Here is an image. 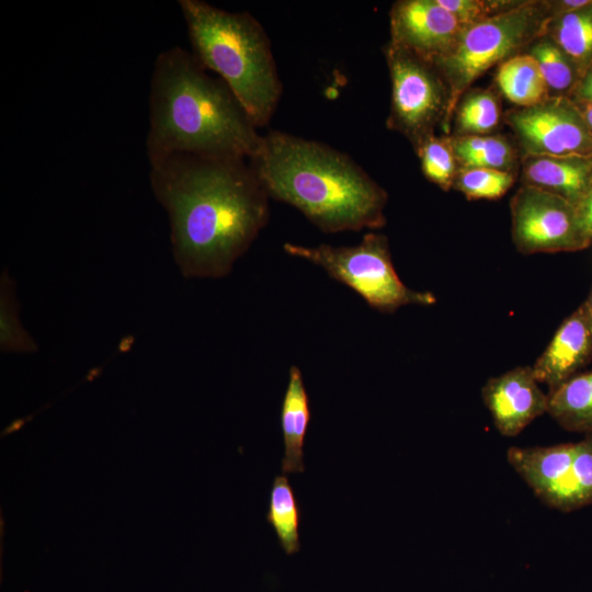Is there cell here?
I'll return each mask as SVG.
<instances>
[{
    "mask_svg": "<svg viewBox=\"0 0 592 592\" xmlns=\"http://www.w3.org/2000/svg\"><path fill=\"white\" fill-rule=\"evenodd\" d=\"M389 18V43L431 64L453 49L465 29L437 0L397 1Z\"/></svg>",
    "mask_w": 592,
    "mask_h": 592,
    "instance_id": "obj_11",
    "label": "cell"
},
{
    "mask_svg": "<svg viewBox=\"0 0 592 592\" xmlns=\"http://www.w3.org/2000/svg\"><path fill=\"white\" fill-rule=\"evenodd\" d=\"M149 183L185 277L228 275L270 218V197L246 159L175 153L150 166Z\"/></svg>",
    "mask_w": 592,
    "mask_h": 592,
    "instance_id": "obj_1",
    "label": "cell"
},
{
    "mask_svg": "<svg viewBox=\"0 0 592 592\" xmlns=\"http://www.w3.org/2000/svg\"><path fill=\"white\" fill-rule=\"evenodd\" d=\"M266 521L287 555L299 550L300 509L289 479L284 474L273 479Z\"/></svg>",
    "mask_w": 592,
    "mask_h": 592,
    "instance_id": "obj_20",
    "label": "cell"
},
{
    "mask_svg": "<svg viewBox=\"0 0 592 592\" xmlns=\"http://www.w3.org/2000/svg\"><path fill=\"white\" fill-rule=\"evenodd\" d=\"M510 210L512 240L521 253L571 252L592 243L576 207L558 195L522 185L511 198Z\"/></svg>",
    "mask_w": 592,
    "mask_h": 592,
    "instance_id": "obj_8",
    "label": "cell"
},
{
    "mask_svg": "<svg viewBox=\"0 0 592 592\" xmlns=\"http://www.w3.org/2000/svg\"><path fill=\"white\" fill-rule=\"evenodd\" d=\"M311 419L309 396L300 369L289 368L288 384L281 406V429L284 442V456L281 463L282 474L303 473L304 445L308 424Z\"/></svg>",
    "mask_w": 592,
    "mask_h": 592,
    "instance_id": "obj_15",
    "label": "cell"
},
{
    "mask_svg": "<svg viewBox=\"0 0 592 592\" xmlns=\"http://www.w3.org/2000/svg\"><path fill=\"white\" fill-rule=\"evenodd\" d=\"M553 18L550 1H519L463 30L453 49L433 64L449 92L446 134L456 106L470 86L494 65L546 36Z\"/></svg>",
    "mask_w": 592,
    "mask_h": 592,
    "instance_id": "obj_5",
    "label": "cell"
},
{
    "mask_svg": "<svg viewBox=\"0 0 592 592\" xmlns=\"http://www.w3.org/2000/svg\"><path fill=\"white\" fill-rule=\"evenodd\" d=\"M262 139L227 84L192 52L173 46L157 56L146 137L150 166L175 153L250 160Z\"/></svg>",
    "mask_w": 592,
    "mask_h": 592,
    "instance_id": "obj_2",
    "label": "cell"
},
{
    "mask_svg": "<svg viewBox=\"0 0 592 592\" xmlns=\"http://www.w3.org/2000/svg\"><path fill=\"white\" fill-rule=\"evenodd\" d=\"M414 149L424 177L443 191L451 190L459 170L452 137L436 136L434 133L422 139Z\"/></svg>",
    "mask_w": 592,
    "mask_h": 592,
    "instance_id": "obj_23",
    "label": "cell"
},
{
    "mask_svg": "<svg viewBox=\"0 0 592 592\" xmlns=\"http://www.w3.org/2000/svg\"><path fill=\"white\" fill-rule=\"evenodd\" d=\"M528 53L536 59L550 94L569 98L580 78L570 58L547 35L536 41Z\"/></svg>",
    "mask_w": 592,
    "mask_h": 592,
    "instance_id": "obj_22",
    "label": "cell"
},
{
    "mask_svg": "<svg viewBox=\"0 0 592 592\" xmlns=\"http://www.w3.org/2000/svg\"><path fill=\"white\" fill-rule=\"evenodd\" d=\"M283 249L289 255L320 266L380 312H394L406 305L430 306L436 301L432 293L411 289L401 282L392 264L388 239L382 234L368 232L353 247H306L286 242Z\"/></svg>",
    "mask_w": 592,
    "mask_h": 592,
    "instance_id": "obj_6",
    "label": "cell"
},
{
    "mask_svg": "<svg viewBox=\"0 0 592 592\" xmlns=\"http://www.w3.org/2000/svg\"><path fill=\"white\" fill-rule=\"evenodd\" d=\"M547 396V413L560 426L592 434V372L572 376Z\"/></svg>",
    "mask_w": 592,
    "mask_h": 592,
    "instance_id": "obj_17",
    "label": "cell"
},
{
    "mask_svg": "<svg viewBox=\"0 0 592 592\" xmlns=\"http://www.w3.org/2000/svg\"><path fill=\"white\" fill-rule=\"evenodd\" d=\"M576 210L583 231L592 241V184Z\"/></svg>",
    "mask_w": 592,
    "mask_h": 592,
    "instance_id": "obj_29",
    "label": "cell"
},
{
    "mask_svg": "<svg viewBox=\"0 0 592 592\" xmlns=\"http://www.w3.org/2000/svg\"><path fill=\"white\" fill-rule=\"evenodd\" d=\"M269 197L299 209L327 234L385 226L387 193L348 155L281 130L249 160Z\"/></svg>",
    "mask_w": 592,
    "mask_h": 592,
    "instance_id": "obj_3",
    "label": "cell"
},
{
    "mask_svg": "<svg viewBox=\"0 0 592 592\" xmlns=\"http://www.w3.org/2000/svg\"><path fill=\"white\" fill-rule=\"evenodd\" d=\"M515 173L488 168H462L454 186L468 200H497L514 184Z\"/></svg>",
    "mask_w": 592,
    "mask_h": 592,
    "instance_id": "obj_25",
    "label": "cell"
},
{
    "mask_svg": "<svg viewBox=\"0 0 592 592\" xmlns=\"http://www.w3.org/2000/svg\"><path fill=\"white\" fill-rule=\"evenodd\" d=\"M464 26L467 27L508 10L519 1L501 0H437Z\"/></svg>",
    "mask_w": 592,
    "mask_h": 592,
    "instance_id": "obj_26",
    "label": "cell"
},
{
    "mask_svg": "<svg viewBox=\"0 0 592 592\" xmlns=\"http://www.w3.org/2000/svg\"><path fill=\"white\" fill-rule=\"evenodd\" d=\"M391 81L387 126L417 146L445 128L449 92L436 67L413 53L388 43L385 47Z\"/></svg>",
    "mask_w": 592,
    "mask_h": 592,
    "instance_id": "obj_7",
    "label": "cell"
},
{
    "mask_svg": "<svg viewBox=\"0 0 592 592\" xmlns=\"http://www.w3.org/2000/svg\"><path fill=\"white\" fill-rule=\"evenodd\" d=\"M521 180L522 185L547 191L577 207L592 184V157L522 156Z\"/></svg>",
    "mask_w": 592,
    "mask_h": 592,
    "instance_id": "obj_14",
    "label": "cell"
},
{
    "mask_svg": "<svg viewBox=\"0 0 592 592\" xmlns=\"http://www.w3.org/2000/svg\"><path fill=\"white\" fill-rule=\"evenodd\" d=\"M456 127L460 135H483L501 119L498 98L490 90H474L456 106Z\"/></svg>",
    "mask_w": 592,
    "mask_h": 592,
    "instance_id": "obj_24",
    "label": "cell"
},
{
    "mask_svg": "<svg viewBox=\"0 0 592 592\" xmlns=\"http://www.w3.org/2000/svg\"><path fill=\"white\" fill-rule=\"evenodd\" d=\"M522 156L592 157V132L578 105L568 96L550 95L540 104L505 114Z\"/></svg>",
    "mask_w": 592,
    "mask_h": 592,
    "instance_id": "obj_9",
    "label": "cell"
},
{
    "mask_svg": "<svg viewBox=\"0 0 592 592\" xmlns=\"http://www.w3.org/2000/svg\"><path fill=\"white\" fill-rule=\"evenodd\" d=\"M547 36L570 58L581 76L592 65V0L576 11L554 15Z\"/></svg>",
    "mask_w": 592,
    "mask_h": 592,
    "instance_id": "obj_18",
    "label": "cell"
},
{
    "mask_svg": "<svg viewBox=\"0 0 592 592\" xmlns=\"http://www.w3.org/2000/svg\"><path fill=\"white\" fill-rule=\"evenodd\" d=\"M581 111L589 128L592 132V102H574Z\"/></svg>",
    "mask_w": 592,
    "mask_h": 592,
    "instance_id": "obj_30",
    "label": "cell"
},
{
    "mask_svg": "<svg viewBox=\"0 0 592 592\" xmlns=\"http://www.w3.org/2000/svg\"><path fill=\"white\" fill-rule=\"evenodd\" d=\"M0 349L5 353H34L38 350L19 318L15 284L8 270H3L0 276Z\"/></svg>",
    "mask_w": 592,
    "mask_h": 592,
    "instance_id": "obj_21",
    "label": "cell"
},
{
    "mask_svg": "<svg viewBox=\"0 0 592 592\" xmlns=\"http://www.w3.org/2000/svg\"><path fill=\"white\" fill-rule=\"evenodd\" d=\"M592 358V315L584 304L559 326L544 352L532 366L538 383L555 389Z\"/></svg>",
    "mask_w": 592,
    "mask_h": 592,
    "instance_id": "obj_13",
    "label": "cell"
},
{
    "mask_svg": "<svg viewBox=\"0 0 592 592\" xmlns=\"http://www.w3.org/2000/svg\"><path fill=\"white\" fill-rule=\"evenodd\" d=\"M538 384L532 366H517L488 379L483 385V403L502 435L516 436L532 421L547 412L548 396Z\"/></svg>",
    "mask_w": 592,
    "mask_h": 592,
    "instance_id": "obj_12",
    "label": "cell"
},
{
    "mask_svg": "<svg viewBox=\"0 0 592 592\" xmlns=\"http://www.w3.org/2000/svg\"><path fill=\"white\" fill-rule=\"evenodd\" d=\"M506 457L544 504L565 512L582 508L573 463L574 443L511 447Z\"/></svg>",
    "mask_w": 592,
    "mask_h": 592,
    "instance_id": "obj_10",
    "label": "cell"
},
{
    "mask_svg": "<svg viewBox=\"0 0 592 592\" xmlns=\"http://www.w3.org/2000/svg\"><path fill=\"white\" fill-rule=\"evenodd\" d=\"M574 467L582 506L592 503V434L574 443Z\"/></svg>",
    "mask_w": 592,
    "mask_h": 592,
    "instance_id": "obj_27",
    "label": "cell"
},
{
    "mask_svg": "<svg viewBox=\"0 0 592 592\" xmlns=\"http://www.w3.org/2000/svg\"><path fill=\"white\" fill-rule=\"evenodd\" d=\"M452 144L459 169L488 168L514 172L517 155L504 137L459 135L452 137Z\"/></svg>",
    "mask_w": 592,
    "mask_h": 592,
    "instance_id": "obj_19",
    "label": "cell"
},
{
    "mask_svg": "<svg viewBox=\"0 0 592 592\" xmlns=\"http://www.w3.org/2000/svg\"><path fill=\"white\" fill-rule=\"evenodd\" d=\"M569 98L573 102H592V65L580 76Z\"/></svg>",
    "mask_w": 592,
    "mask_h": 592,
    "instance_id": "obj_28",
    "label": "cell"
},
{
    "mask_svg": "<svg viewBox=\"0 0 592 592\" xmlns=\"http://www.w3.org/2000/svg\"><path fill=\"white\" fill-rule=\"evenodd\" d=\"M192 54L220 78L260 128L269 124L282 82L269 37L248 12H229L201 0H180Z\"/></svg>",
    "mask_w": 592,
    "mask_h": 592,
    "instance_id": "obj_4",
    "label": "cell"
},
{
    "mask_svg": "<svg viewBox=\"0 0 592 592\" xmlns=\"http://www.w3.org/2000/svg\"><path fill=\"white\" fill-rule=\"evenodd\" d=\"M583 304L587 307V309L589 310V312L592 315V291H591V293L589 294V297L587 298V300Z\"/></svg>",
    "mask_w": 592,
    "mask_h": 592,
    "instance_id": "obj_31",
    "label": "cell"
},
{
    "mask_svg": "<svg viewBox=\"0 0 592 592\" xmlns=\"http://www.w3.org/2000/svg\"><path fill=\"white\" fill-rule=\"evenodd\" d=\"M496 83L510 102L530 107L546 101L551 94L536 59L530 53L516 54L501 62Z\"/></svg>",
    "mask_w": 592,
    "mask_h": 592,
    "instance_id": "obj_16",
    "label": "cell"
}]
</instances>
